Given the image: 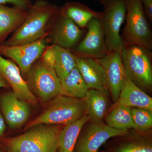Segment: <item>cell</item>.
<instances>
[{
  "mask_svg": "<svg viewBox=\"0 0 152 152\" xmlns=\"http://www.w3.org/2000/svg\"><path fill=\"white\" fill-rule=\"evenodd\" d=\"M60 13L56 5L45 0H37L28 9L21 25L3 45L15 46L30 43L47 36L49 25Z\"/></svg>",
  "mask_w": 152,
  "mask_h": 152,
  "instance_id": "obj_1",
  "label": "cell"
},
{
  "mask_svg": "<svg viewBox=\"0 0 152 152\" xmlns=\"http://www.w3.org/2000/svg\"><path fill=\"white\" fill-rule=\"evenodd\" d=\"M62 125H39L4 143L9 152H57Z\"/></svg>",
  "mask_w": 152,
  "mask_h": 152,
  "instance_id": "obj_2",
  "label": "cell"
},
{
  "mask_svg": "<svg viewBox=\"0 0 152 152\" xmlns=\"http://www.w3.org/2000/svg\"><path fill=\"white\" fill-rule=\"evenodd\" d=\"M86 115L83 99L59 95L49 102L40 115L27 125L26 129L39 125H66L74 122Z\"/></svg>",
  "mask_w": 152,
  "mask_h": 152,
  "instance_id": "obj_3",
  "label": "cell"
},
{
  "mask_svg": "<svg viewBox=\"0 0 152 152\" xmlns=\"http://www.w3.org/2000/svg\"><path fill=\"white\" fill-rule=\"evenodd\" d=\"M126 24L121 36L124 45H136L151 51L152 35L140 0H125Z\"/></svg>",
  "mask_w": 152,
  "mask_h": 152,
  "instance_id": "obj_4",
  "label": "cell"
},
{
  "mask_svg": "<svg viewBox=\"0 0 152 152\" xmlns=\"http://www.w3.org/2000/svg\"><path fill=\"white\" fill-rule=\"evenodd\" d=\"M125 72L140 88L152 87L151 51L136 45H125L121 53Z\"/></svg>",
  "mask_w": 152,
  "mask_h": 152,
  "instance_id": "obj_5",
  "label": "cell"
},
{
  "mask_svg": "<svg viewBox=\"0 0 152 152\" xmlns=\"http://www.w3.org/2000/svg\"><path fill=\"white\" fill-rule=\"evenodd\" d=\"M26 77L30 91L42 102H50L59 95L67 96L54 68L45 64L40 59L32 66Z\"/></svg>",
  "mask_w": 152,
  "mask_h": 152,
  "instance_id": "obj_6",
  "label": "cell"
},
{
  "mask_svg": "<svg viewBox=\"0 0 152 152\" xmlns=\"http://www.w3.org/2000/svg\"><path fill=\"white\" fill-rule=\"evenodd\" d=\"M100 3L104 10L100 20L108 52L121 53L124 45L120 33L126 17L125 0H102Z\"/></svg>",
  "mask_w": 152,
  "mask_h": 152,
  "instance_id": "obj_7",
  "label": "cell"
},
{
  "mask_svg": "<svg viewBox=\"0 0 152 152\" xmlns=\"http://www.w3.org/2000/svg\"><path fill=\"white\" fill-rule=\"evenodd\" d=\"M128 130H118L104 123L91 121L79 135L74 152H98L100 148L109 139L126 136Z\"/></svg>",
  "mask_w": 152,
  "mask_h": 152,
  "instance_id": "obj_8",
  "label": "cell"
},
{
  "mask_svg": "<svg viewBox=\"0 0 152 152\" xmlns=\"http://www.w3.org/2000/svg\"><path fill=\"white\" fill-rule=\"evenodd\" d=\"M47 36L30 43L15 46L0 45V53L7 57L18 66L26 77L34 63L40 58L47 47Z\"/></svg>",
  "mask_w": 152,
  "mask_h": 152,
  "instance_id": "obj_9",
  "label": "cell"
},
{
  "mask_svg": "<svg viewBox=\"0 0 152 152\" xmlns=\"http://www.w3.org/2000/svg\"><path fill=\"white\" fill-rule=\"evenodd\" d=\"M86 27V35L74 49L75 55L81 58L96 59L106 56L108 52L100 20L94 18L88 23Z\"/></svg>",
  "mask_w": 152,
  "mask_h": 152,
  "instance_id": "obj_10",
  "label": "cell"
},
{
  "mask_svg": "<svg viewBox=\"0 0 152 152\" xmlns=\"http://www.w3.org/2000/svg\"><path fill=\"white\" fill-rule=\"evenodd\" d=\"M96 60L102 69L107 88L115 103L119 96L126 76L121 53L110 52L104 58Z\"/></svg>",
  "mask_w": 152,
  "mask_h": 152,
  "instance_id": "obj_11",
  "label": "cell"
},
{
  "mask_svg": "<svg viewBox=\"0 0 152 152\" xmlns=\"http://www.w3.org/2000/svg\"><path fill=\"white\" fill-rule=\"evenodd\" d=\"M0 74L7 82L13 92L21 99L28 103L37 104L38 100L31 92L22 77L16 64L5 58L0 53Z\"/></svg>",
  "mask_w": 152,
  "mask_h": 152,
  "instance_id": "obj_12",
  "label": "cell"
},
{
  "mask_svg": "<svg viewBox=\"0 0 152 152\" xmlns=\"http://www.w3.org/2000/svg\"><path fill=\"white\" fill-rule=\"evenodd\" d=\"M0 107L5 119L12 129L21 126L31 114L28 103L18 97L13 92L6 93L1 97Z\"/></svg>",
  "mask_w": 152,
  "mask_h": 152,
  "instance_id": "obj_13",
  "label": "cell"
},
{
  "mask_svg": "<svg viewBox=\"0 0 152 152\" xmlns=\"http://www.w3.org/2000/svg\"><path fill=\"white\" fill-rule=\"evenodd\" d=\"M52 28V39L55 45L70 50L75 49L81 39L84 31L69 18L60 13Z\"/></svg>",
  "mask_w": 152,
  "mask_h": 152,
  "instance_id": "obj_14",
  "label": "cell"
},
{
  "mask_svg": "<svg viewBox=\"0 0 152 152\" xmlns=\"http://www.w3.org/2000/svg\"><path fill=\"white\" fill-rule=\"evenodd\" d=\"M124 106L146 109L152 112V99L126 76L120 96L115 107Z\"/></svg>",
  "mask_w": 152,
  "mask_h": 152,
  "instance_id": "obj_15",
  "label": "cell"
},
{
  "mask_svg": "<svg viewBox=\"0 0 152 152\" xmlns=\"http://www.w3.org/2000/svg\"><path fill=\"white\" fill-rule=\"evenodd\" d=\"M76 61L77 67L89 89L98 90L108 94L103 74L97 60L76 56Z\"/></svg>",
  "mask_w": 152,
  "mask_h": 152,
  "instance_id": "obj_16",
  "label": "cell"
},
{
  "mask_svg": "<svg viewBox=\"0 0 152 152\" xmlns=\"http://www.w3.org/2000/svg\"><path fill=\"white\" fill-rule=\"evenodd\" d=\"M27 14V10L21 8L0 4V45L21 25Z\"/></svg>",
  "mask_w": 152,
  "mask_h": 152,
  "instance_id": "obj_17",
  "label": "cell"
},
{
  "mask_svg": "<svg viewBox=\"0 0 152 152\" xmlns=\"http://www.w3.org/2000/svg\"><path fill=\"white\" fill-rule=\"evenodd\" d=\"M107 94L98 90L89 89L83 98L86 104V115L90 121L102 123L108 106Z\"/></svg>",
  "mask_w": 152,
  "mask_h": 152,
  "instance_id": "obj_18",
  "label": "cell"
},
{
  "mask_svg": "<svg viewBox=\"0 0 152 152\" xmlns=\"http://www.w3.org/2000/svg\"><path fill=\"white\" fill-rule=\"evenodd\" d=\"M61 15L72 20L82 29L86 27L88 23L94 18L100 19L102 12L94 10L81 3L69 2L60 9Z\"/></svg>",
  "mask_w": 152,
  "mask_h": 152,
  "instance_id": "obj_19",
  "label": "cell"
},
{
  "mask_svg": "<svg viewBox=\"0 0 152 152\" xmlns=\"http://www.w3.org/2000/svg\"><path fill=\"white\" fill-rule=\"evenodd\" d=\"M89 121V118L85 115L75 121L65 125L60 133L57 152H74L81 131Z\"/></svg>",
  "mask_w": 152,
  "mask_h": 152,
  "instance_id": "obj_20",
  "label": "cell"
},
{
  "mask_svg": "<svg viewBox=\"0 0 152 152\" xmlns=\"http://www.w3.org/2000/svg\"><path fill=\"white\" fill-rule=\"evenodd\" d=\"M60 81L63 91L69 96L83 99L89 90L77 66Z\"/></svg>",
  "mask_w": 152,
  "mask_h": 152,
  "instance_id": "obj_21",
  "label": "cell"
},
{
  "mask_svg": "<svg viewBox=\"0 0 152 152\" xmlns=\"http://www.w3.org/2000/svg\"><path fill=\"white\" fill-rule=\"evenodd\" d=\"M55 61L54 69L60 80L65 77L77 66L76 56L70 50L53 45Z\"/></svg>",
  "mask_w": 152,
  "mask_h": 152,
  "instance_id": "obj_22",
  "label": "cell"
},
{
  "mask_svg": "<svg viewBox=\"0 0 152 152\" xmlns=\"http://www.w3.org/2000/svg\"><path fill=\"white\" fill-rule=\"evenodd\" d=\"M105 120L106 125L116 129H135L131 113V107H130L121 105L114 107L113 110Z\"/></svg>",
  "mask_w": 152,
  "mask_h": 152,
  "instance_id": "obj_23",
  "label": "cell"
},
{
  "mask_svg": "<svg viewBox=\"0 0 152 152\" xmlns=\"http://www.w3.org/2000/svg\"><path fill=\"white\" fill-rule=\"evenodd\" d=\"M113 152H152L151 139L144 137H137L118 144Z\"/></svg>",
  "mask_w": 152,
  "mask_h": 152,
  "instance_id": "obj_24",
  "label": "cell"
},
{
  "mask_svg": "<svg viewBox=\"0 0 152 152\" xmlns=\"http://www.w3.org/2000/svg\"><path fill=\"white\" fill-rule=\"evenodd\" d=\"M131 113L135 129L142 132L152 128V112L146 109L131 107Z\"/></svg>",
  "mask_w": 152,
  "mask_h": 152,
  "instance_id": "obj_25",
  "label": "cell"
},
{
  "mask_svg": "<svg viewBox=\"0 0 152 152\" xmlns=\"http://www.w3.org/2000/svg\"><path fill=\"white\" fill-rule=\"evenodd\" d=\"M40 59L46 65L54 68L55 56L53 45L47 47Z\"/></svg>",
  "mask_w": 152,
  "mask_h": 152,
  "instance_id": "obj_26",
  "label": "cell"
},
{
  "mask_svg": "<svg viewBox=\"0 0 152 152\" xmlns=\"http://www.w3.org/2000/svg\"><path fill=\"white\" fill-rule=\"evenodd\" d=\"M12 4L14 6L19 7L28 10L32 4L31 0H0V4Z\"/></svg>",
  "mask_w": 152,
  "mask_h": 152,
  "instance_id": "obj_27",
  "label": "cell"
},
{
  "mask_svg": "<svg viewBox=\"0 0 152 152\" xmlns=\"http://www.w3.org/2000/svg\"><path fill=\"white\" fill-rule=\"evenodd\" d=\"M141 2L146 15L151 21H152V0H140Z\"/></svg>",
  "mask_w": 152,
  "mask_h": 152,
  "instance_id": "obj_28",
  "label": "cell"
},
{
  "mask_svg": "<svg viewBox=\"0 0 152 152\" xmlns=\"http://www.w3.org/2000/svg\"><path fill=\"white\" fill-rule=\"evenodd\" d=\"M6 129L4 117L0 113V137L4 134Z\"/></svg>",
  "mask_w": 152,
  "mask_h": 152,
  "instance_id": "obj_29",
  "label": "cell"
},
{
  "mask_svg": "<svg viewBox=\"0 0 152 152\" xmlns=\"http://www.w3.org/2000/svg\"><path fill=\"white\" fill-rule=\"evenodd\" d=\"M10 88V86L8 83L6 81V80L0 74V88Z\"/></svg>",
  "mask_w": 152,
  "mask_h": 152,
  "instance_id": "obj_30",
  "label": "cell"
},
{
  "mask_svg": "<svg viewBox=\"0 0 152 152\" xmlns=\"http://www.w3.org/2000/svg\"><path fill=\"white\" fill-rule=\"evenodd\" d=\"M102 1V0H99V2H100L101 1Z\"/></svg>",
  "mask_w": 152,
  "mask_h": 152,
  "instance_id": "obj_31",
  "label": "cell"
},
{
  "mask_svg": "<svg viewBox=\"0 0 152 152\" xmlns=\"http://www.w3.org/2000/svg\"><path fill=\"white\" fill-rule=\"evenodd\" d=\"M98 1H99V0H98Z\"/></svg>",
  "mask_w": 152,
  "mask_h": 152,
  "instance_id": "obj_32",
  "label": "cell"
}]
</instances>
